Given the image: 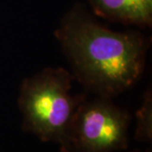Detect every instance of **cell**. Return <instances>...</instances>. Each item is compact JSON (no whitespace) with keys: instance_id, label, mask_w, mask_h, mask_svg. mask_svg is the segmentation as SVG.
I'll return each instance as SVG.
<instances>
[{"instance_id":"5","label":"cell","mask_w":152,"mask_h":152,"mask_svg":"<svg viewBox=\"0 0 152 152\" xmlns=\"http://www.w3.org/2000/svg\"><path fill=\"white\" fill-rule=\"evenodd\" d=\"M151 89H148L143 96L141 106L137 112V137L141 140H149L151 139Z\"/></svg>"},{"instance_id":"4","label":"cell","mask_w":152,"mask_h":152,"mask_svg":"<svg viewBox=\"0 0 152 152\" xmlns=\"http://www.w3.org/2000/svg\"><path fill=\"white\" fill-rule=\"evenodd\" d=\"M93 14L109 21L139 27L152 25V0H87Z\"/></svg>"},{"instance_id":"2","label":"cell","mask_w":152,"mask_h":152,"mask_svg":"<svg viewBox=\"0 0 152 152\" xmlns=\"http://www.w3.org/2000/svg\"><path fill=\"white\" fill-rule=\"evenodd\" d=\"M74 79L64 68H47L23 80L19 106L26 131L63 145L82 101L71 93Z\"/></svg>"},{"instance_id":"1","label":"cell","mask_w":152,"mask_h":152,"mask_svg":"<svg viewBox=\"0 0 152 152\" xmlns=\"http://www.w3.org/2000/svg\"><path fill=\"white\" fill-rule=\"evenodd\" d=\"M73 75L88 91L110 98L129 89L144 71L149 43L137 31H114L76 4L55 31Z\"/></svg>"},{"instance_id":"3","label":"cell","mask_w":152,"mask_h":152,"mask_svg":"<svg viewBox=\"0 0 152 152\" xmlns=\"http://www.w3.org/2000/svg\"><path fill=\"white\" fill-rule=\"evenodd\" d=\"M129 116L109 98L82 99L61 145L64 152H113L128 145Z\"/></svg>"}]
</instances>
